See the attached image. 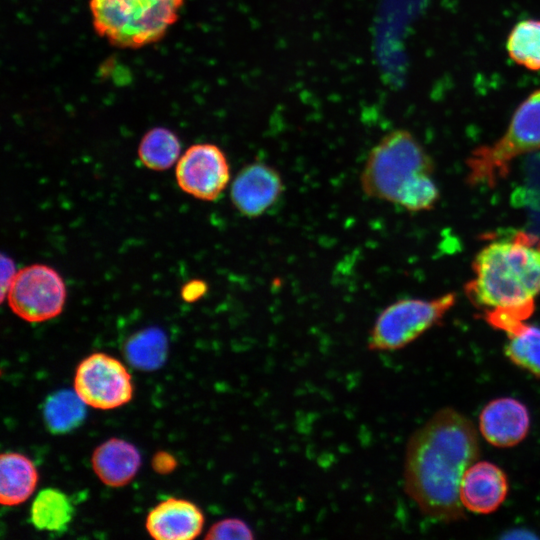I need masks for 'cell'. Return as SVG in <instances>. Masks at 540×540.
<instances>
[{
	"mask_svg": "<svg viewBox=\"0 0 540 540\" xmlns=\"http://www.w3.org/2000/svg\"><path fill=\"white\" fill-rule=\"evenodd\" d=\"M124 354L126 360L134 368L142 371L157 370L167 358V336L157 327L138 331L125 343Z\"/></svg>",
	"mask_w": 540,
	"mask_h": 540,
	"instance_id": "obj_18",
	"label": "cell"
},
{
	"mask_svg": "<svg viewBox=\"0 0 540 540\" xmlns=\"http://www.w3.org/2000/svg\"><path fill=\"white\" fill-rule=\"evenodd\" d=\"M86 406L75 390L53 392L44 401L42 409L47 430L60 435L77 429L85 420Z\"/></svg>",
	"mask_w": 540,
	"mask_h": 540,
	"instance_id": "obj_16",
	"label": "cell"
},
{
	"mask_svg": "<svg viewBox=\"0 0 540 540\" xmlns=\"http://www.w3.org/2000/svg\"><path fill=\"white\" fill-rule=\"evenodd\" d=\"M180 151V140L172 130L154 127L142 137L138 146V157L145 167L163 171L179 160Z\"/></svg>",
	"mask_w": 540,
	"mask_h": 540,
	"instance_id": "obj_19",
	"label": "cell"
},
{
	"mask_svg": "<svg viewBox=\"0 0 540 540\" xmlns=\"http://www.w3.org/2000/svg\"><path fill=\"white\" fill-rule=\"evenodd\" d=\"M74 390L87 406L111 410L131 401L132 377L118 359L96 352L78 364L74 376Z\"/></svg>",
	"mask_w": 540,
	"mask_h": 540,
	"instance_id": "obj_8",
	"label": "cell"
},
{
	"mask_svg": "<svg viewBox=\"0 0 540 540\" xmlns=\"http://www.w3.org/2000/svg\"><path fill=\"white\" fill-rule=\"evenodd\" d=\"M204 523V514L195 503L169 497L149 511L145 527L156 540H192L200 535Z\"/></svg>",
	"mask_w": 540,
	"mask_h": 540,
	"instance_id": "obj_12",
	"label": "cell"
},
{
	"mask_svg": "<svg viewBox=\"0 0 540 540\" xmlns=\"http://www.w3.org/2000/svg\"><path fill=\"white\" fill-rule=\"evenodd\" d=\"M2 300H4L5 295H7L8 289L17 273L15 271V266L11 259L6 258L2 255Z\"/></svg>",
	"mask_w": 540,
	"mask_h": 540,
	"instance_id": "obj_24",
	"label": "cell"
},
{
	"mask_svg": "<svg viewBox=\"0 0 540 540\" xmlns=\"http://www.w3.org/2000/svg\"><path fill=\"white\" fill-rule=\"evenodd\" d=\"M12 312L29 323H39L61 314L66 286L52 267L33 264L17 271L7 292Z\"/></svg>",
	"mask_w": 540,
	"mask_h": 540,
	"instance_id": "obj_7",
	"label": "cell"
},
{
	"mask_svg": "<svg viewBox=\"0 0 540 540\" xmlns=\"http://www.w3.org/2000/svg\"><path fill=\"white\" fill-rule=\"evenodd\" d=\"M530 417L527 407L511 397L490 401L479 416V429L493 446L508 448L520 443L527 435Z\"/></svg>",
	"mask_w": 540,
	"mask_h": 540,
	"instance_id": "obj_11",
	"label": "cell"
},
{
	"mask_svg": "<svg viewBox=\"0 0 540 540\" xmlns=\"http://www.w3.org/2000/svg\"><path fill=\"white\" fill-rule=\"evenodd\" d=\"M479 453L473 423L453 408L439 410L408 440L403 472L407 495L431 519H462L461 481Z\"/></svg>",
	"mask_w": 540,
	"mask_h": 540,
	"instance_id": "obj_1",
	"label": "cell"
},
{
	"mask_svg": "<svg viewBox=\"0 0 540 540\" xmlns=\"http://www.w3.org/2000/svg\"><path fill=\"white\" fill-rule=\"evenodd\" d=\"M283 190L280 173L266 163L255 161L245 165L233 179L230 199L241 215L255 218L274 205Z\"/></svg>",
	"mask_w": 540,
	"mask_h": 540,
	"instance_id": "obj_10",
	"label": "cell"
},
{
	"mask_svg": "<svg viewBox=\"0 0 540 540\" xmlns=\"http://www.w3.org/2000/svg\"><path fill=\"white\" fill-rule=\"evenodd\" d=\"M467 297L487 311L534 302L540 293V239L518 232L485 245L472 262Z\"/></svg>",
	"mask_w": 540,
	"mask_h": 540,
	"instance_id": "obj_3",
	"label": "cell"
},
{
	"mask_svg": "<svg viewBox=\"0 0 540 540\" xmlns=\"http://www.w3.org/2000/svg\"><path fill=\"white\" fill-rule=\"evenodd\" d=\"M434 171L431 156L414 135L395 129L369 152L360 185L369 198L397 204L409 212L428 211L440 197Z\"/></svg>",
	"mask_w": 540,
	"mask_h": 540,
	"instance_id": "obj_2",
	"label": "cell"
},
{
	"mask_svg": "<svg viewBox=\"0 0 540 540\" xmlns=\"http://www.w3.org/2000/svg\"><path fill=\"white\" fill-rule=\"evenodd\" d=\"M38 483L34 463L18 452H3L0 456V502L16 506L25 502Z\"/></svg>",
	"mask_w": 540,
	"mask_h": 540,
	"instance_id": "obj_15",
	"label": "cell"
},
{
	"mask_svg": "<svg viewBox=\"0 0 540 540\" xmlns=\"http://www.w3.org/2000/svg\"><path fill=\"white\" fill-rule=\"evenodd\" d=\"M534 307L535 302L494 308L484 311V318L495 329L510 335L525 323L524 321L533 313Z\"/></svg>",
	"mask_w": 540,
	"mask_h": 540,
	"instance_id": "obj_22",
	"label": "cell"
},
{
	"mask_svg": "<svg viewBox=\"0 0 540 540\" xmlns=\"http://www.w3.org/2000/svg\"><path fill=\"white\" fill-rule=\"evenodd\" d=\"M508 493L504 471L487 461L474 462L464 473L460 485V501L464 509L489 514L497 510Z\"/></svg>",
	"mask_w": 540,
	"mask_h": 540,
	"instance_id": "obj_13",
	"label": "cell"
},
{
	"mask_svg": "<svg viewBox=\"0 0 540 540\" xmlns=\"http://www.w3.org/2000/svg\"><path fill=\"white\" fill-rule=\"evenodd\" d=\"M506 50L517 65L531 71H540V20L525 19L510 30Z\"/></svg>",
	"mask_w": 540,
	"mask_h": 540,
	"instance_id": "obj_20",
	"label": "cell"
},
{
	"mask_svg": "<svg viewBox=\"0 0 540 540\" xmlns=\"http://www.w3.org/2000/svg\"><path fill=\"white\" fill-rule=\"evenodd\" d=\"M508 338L505 355L515 365L540 377V326L524 323Z\"/></svg>",
	"mask_w": 540,
	"mask_h": 540,
	"instance_id": "obj_21",
	"label": "cell"
},
{
	"mask_svg": "<svg viewBox=\"0 0 540 540\" xmlns=\"http://www.w3.org/2000/svg\"><path fill=\"white\" fill-rule=\"evenodd\" d=\"M456 295L446 293L433 299L405 298L385 307L368 336V349L376 352L399 350L412 343L444 318L454 306Z\"/></svg>",
	"mask_w": 540,
	"mask_h": 540,
	"instance_id": "obj_6",
	"label": "cell"
},
{
	"mask_svg": "<svg viewBox=\"0 0 540 540\" xmlns=\"http://www.w3.org/2000/svg\"><path fill=\"white\" fill-rule=\"evenodd\" d=\"M537 150H540V89L519 104L498 140L472 150L466 159L467 182L494 187L508 175L516 158Z\"/></svg>",
	"mask_w": 540,
	"mask_h": 540,
	"instance_id": "obj_5",
	"label": "cell"
},
{
	"mask_svg": "<svg viewBox=\"0 0 540 540\" xmlns=\"http://www.w3.org/2000/svg\"><path fill=\"white\" fill-rule=\"evenodd\" d=\"M74 516L70 498L57 488H44L35 496L30 508L32 525L42 531L63 532Z\"/></svg>",
	"mask_w": 540,
	"mask_h": 540,
	"instance_id": "obj_17",
	"label": "cell"
},
{
	"mask_svg": "<svg viewBox=\"0 0 540 540\" xmlns=\"http://www.w3.org/2000/svg\"><path fill=\"white\" fill-rule=\"evenodd\" d=\"M91 463L103 484L119 488L136 476L141 466V455L134 444L113 437L95 448Z\"/></svg>",
	"mask_w": 540,
	"mask_h": 540,
	"instance_id": "obj_14",
	"label": "cell"
},
{
	"mask_svg": "<svg viewBox=\"0 0 540 540\" xmlns=\"http://www.w3.org/2000/svg\"><path fill=\"white\" fill-rule=\"evenodd\" d=\"M205 291V283L201 281H193L184 287L182 296L186 301H195L196 299L200 298Z\"/></svg>",
	"mask_w": 540,
	"mask_h": 540,
	"instance_id": "obj_25",
	"label": "cell"
},
{
	"mask_svg": "<svg viewBox=\"0 0 540 540\" xmlns=\"http://www.w3.org/2000/svg\"><path fill=\"white\" fill-rule=\"evenodd\" d=\"M184 0H89L96 34L121 49L162 40L177 22Z\"/></svg>",
	"mask_w": 540,
	"mask_h": 540,
	"instance_id": "obj_4",
	"label": "cell"
},
{
	"mask_svg": "<svg viewBox=\"0 0 540 540\" xmlns=\"http://www.w3.org/2000/svg\"><path fill=\"white\" fill-rule=\"evenodd\" d=\"M255 538L252 527L238 517H228L215 522L205 535L209 540H252Z\"/></svg>",
	"mask_w": 540,
	"mask_h": 540,
	"instance_id": "obj_23",
	"label": "cell"
},
{
	"mask_svg": "<svg viewBox=\"0 0 540 540\" xmlns=\"http://www.w3.org/2000/svg\"><path fill=\"white\" fill-rule=\"evenodd\" d=\"M175 176L185 193L200 200L214 201L230 180L229 162L217 145L194 144L177 161Z\"/></svg>",
	"mask_w": 540,
	"mask_h": 540,
	"instance_id": "obj_9",
	"label": "cell"
}]
</instances>
